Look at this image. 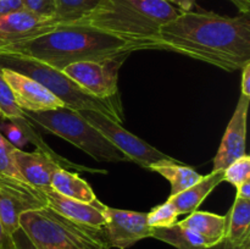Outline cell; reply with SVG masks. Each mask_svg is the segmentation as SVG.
<instances>
[{
  "mask_svg": "<svg viewBox=\"0 0 250 249\" xmlns=\"http://www.w3.org/2000/svg\"><path fill=\"white\" fill-rule=\"evenodd\" d=\"M153 49L182 54L227 71L250 61V17L212 11L180 12L160 28Z\"/></svg>",
  "mask_w": 250,
  "mask_h": 249,
  "instance_id": "obj_1",
  "label": "cell"
},
{
  "mask_svg": "<svg viewBox=\"0 0 250 249\" xmlns=\"http://www.w3.org/2000/svg\"><path fill=\"white\" fill-rule=\"evenodd\" d=\"M142 50L132 42L111 36L85 24H60L37 38L5 49L0 55H17L39 61L61 71L78 61L105 58Z\"/></svg>",
  "mask_w": 250,
  "mask_h": 249,
  "instance_id": "obj_2",
  "label": "cell"
},
{
  "mask_svg": "<svg viewBox=\"0 0 250 249\" xmlns=\"http://www.w3.org/2000/svg\"><path fill=\"white\" fill-rule=\"evenodd\" d=\"M180 14L167 0H100L98 6L77 22L153 49L159 31Z\"/></svg>",
  "mask_w": 250,
  "mask_h": 249,
  "instance_id": "obj_3",
  "label": "cell"
},
{
  "mask_svg": "<svg viewBox=\"0 0 250 249\" xmlns=\"http://www.w3.org/2000/svg\"><path fill=\"white\" fill-rule=\"evenodd\" d=\"M20 226L38 249H110L104 228L73 222L48 207L22 214Z\"/></svg>",
  "mask_w": 250,
  "mask_h": 249,
  "instance_id": "obj_4",
  "label": "cell"
},
{
  "mask_svg": "<svg viewBox=\"0 0 250 249\" xmlns=\"http://www.w3.org/2000/svg\"><path fill=\"white\" fill-rule=\"evenodd\" d=\"M0 67L11 68L38 81L49 92L59 98L68 109L76 111L94 110L119 124L124 122L121 102L98 99L88 94L62 71L50 67L39 61L17 55H0Z\"/></svg>",
  "mask_w": 250,
  "mask_h": 249,
  "instance_id": "obj_5",
  "label": "cell"
},
{
  "mask_svg": "<svg viewBox=\"0 0 250 249\" xmlns=\"http://www.w3.org/2000/svg\"><path fill=\"white\" fill-rule=\"evenodd\" d=\"M24 115L34 126L37 124L49 133L70 142L97 161H129V159L92 126L80 111L62 106L49 111H24Z\"/></svg>",
  "mask_w": 250,
  "mask_h": 249,
  "instance_id": "obj_6",
  "label": "cell"
},
{
  "mask_svg": "<svg viewBox=\"0 0 250 249\" xmlns=\"http://www.w3.org/2000/svg\"><path fill=\"white\" fill-rule=\"evenodd\" d=\"M129 54L102 60L78 61L63 67L62 72L84 92L98 99L121 102L119 94V71Z\"/></svg>",
  "mask_w": 250,
  "mask_h": 249,
  "instance_id": "obj_7",
  "label": "cell"
},
{
  "mask_svg": "<svg viewBox=\"0 0 250 249\" xmlns=\"http://www.w3.org/2000/svg\"><path fill=\"white\" fill-rule=\"evenodd\" d=\"M80 112L110 143L114 144L120 151H122L129 159V161H133L142 167L149 170L153 164L176 160L154 148L153 145L144 142L139 137L132 134L131 132L125 129L121 124L105 116L102 112L94 111V110H82Z\"/></svg>",
  "mask_w": 250,
  "mask_h": 249,
  "instance_id": "obj_8",
  "label": "cell"
},
{
  "mask_svg": "<svg viewBox=\"0 0 250 249\" xmlns=\"http://www.w3.org/2000/svg\"><path fill=\"white\" fill-rule=\"evenodd\" d=\"M46 207L43 193L23 181L0 176V222L11 236L20 228V216Z\"/></svg>",
  "mask_w": 250,
  "mask_h": 249,
  "instance_id": "obj_9",
  "label": "cell"
},
{
  "mask_svg": "<svg viewBox=\"0 0 250 249\" xmlns=\"http://www.w3.org/2000/svg\"><path fill=\"white\" fill-rule=\"evenodd\" d=\"M104 215L106 222L103 228L110 248L127 249L153 234V227L149 226L146 212L105 207Z\"/></svg>",
  "mask_w": 250,
  "mask_h": 249,
  "instance_id": "obj_10",
  "label": "cell"
},
{
  "mask_svg": "<svg viewBox=\"0 0 250 249\" xmlns=\"http://www.w3.org/2000/svg\"><path fill=\"white\" fill-rule=\"evenodd\" d=\"M60 26L55 19L41 17L28 10L0 15V53L16 44L37 38Z\"/></svg>",
  "mask_w": 250,
  "mask_h": 249,
  "instance_id": "obj_11",
  "label": "cell"
},
{
  "mask_svg": "<svg viewBox=\"0 0 250 249\" xmlns=\"http://www.w3.org/2000/svg\"><path fill=\"white\" fill-rule=\"evenodd\" d=\"M0 68L5 81L11 88L17 105L23 111L41 112L65 106L59 98L49 92L38 81L11 68Z\"/></svg>",
  "mask_w": 250,
  "mask_h": 249,
  "instance_id": "obj_12",
  "label": "cell"
},
{
  "mask_svg": "<svg viewBox=\"0 0 250 249\" xmlns=\"http://www.w3.org/2000/svg\"><path fill=\"white\" fill-rule=\"evenodd\" d=\"M250 97L241 94L236 110L229 122L226 132L220 143L219 150L214 158V168L225 170L234 160L243 156L246 153L247 119H248Z\"/></svg>",
  "mask_w": 250,
  "mask_h": 249,
  "instance_id": "obj_13",
  "label": "cell"
},
{
  "mask_svg": "<svg viewBox=\"0 0 250 249\" xmlns=\"http://www.w3.org/2000/svg\"><path fill=\"white\" fill-rule=\"evenodd\" d=\"M45 198L46 207L53 209L61 216L71 220L77 224L85 225V226L94 227V228H103L105 226L104 209L106 205H94L89 203L80 202V200L67 198L60 194L51 187L39 189Z\"/></svg>",
  "mask_w": 250,
  "mask_h": 249,
  "instance_id": "obj_14",
  "label": "cell"
},
{
  "mask_svg": "<svg viewBox=\"0 0 250 249\" xmlns=\"http://www.w3.org/2000/svg\"><path fill=\"white\" fill-rule=\"evenodd\" d=\"M14 161L23 181L37 189L50 187L51 175L61 167L53 158L42 151H23L15 149Z\"/></svg>",
  "mask_w": 250,
  "mask_h": 249,
  "instance_id": "obj_15",
  "label": "cell"
},
{
  "mask_svg": "<svg viewBox=\"0 0 250 249\" xmlns=\"http://www.w3.org/2000/svg\"><path fill=\"white\" fill-rule=\"evenodd\" d=\"M221 182H224V170L211 171L209 175L202 176L197 183L190 186L186 190L173 197H168L167 202L175 208L178 215L190 214L198 210L205 198Z\"/></svg>",
  "mask_w": 250,
  "mask_h": 249,
  "instance_id": "obj_16",
  "label": "cell"
},
{
  "mask_svg": "<svg viewBox=\"0 0 250 249\" xmlns=\"http://www.w3.org/2000/svg\"><path fill=\"white\" fill-rule=\"evenodd\" d=\"M50 187L67 198H72V199L94 205L103 204L98 199L89 183L83 180L76 171L71 172L67 168L58 167L51 175Z\"/></svg>",
  "mask_w": 250,
  "mask_h": 249,
  "instance_id": "obj_17",
  "label": "cell"
},
{
  "mask_svg": "<svg viewBox=\"0 0 250 249\" xmlns=\"http://www.w3.org/2000/svg\"><path fill=\"white\" fill-rule=\"evenodd\" d=\"M178 224L204 237L212 247L224 241L226 236V216L214 212L195 210L188 214L185 220L178 221Z\"/></svg>",
  "mask_w": 250,
  "mask_h": 249,
  "instance_id": "obj_18",
  "label": "cell"
},
{
  "mask_svg": "<svg viewBox=\"0 0 250 249\" xmlns=\"http://www.w3.org/2000/svg\"><path fill=\"white\" fill-rule=\"evenodd\" d=\"M149 170L155 171L156 173L165 177L171 185L170 197L183 192L190 186L197 183L202 178V175L189 166L183 165L181 161H161V163L153 164Z\"/></svg>",
  "mask_w": 250,
  "mask_h": 249,
  "instance_id": "obj_19",
  "label": "cell"
},
{
  "mask_svg": "<svg viewBox=\"0 0 250 249\" xmlns=\"http://www.w3.org/2000/svg\"><path fill=\"white\" fill-rule=\"evenodd\" d=\"M151 237L171 244L177 249H209L212 247L204 237L192 229L182 227L178 222L170 227L153 228Z\"/></svg>",
  "mask_w": 250,
  "mask_h": 249,
  "instance_id": "obj_20",
  "label": "cell"
},
{
  "mask_svg": "<svg viewBox=\"0 0 250 249\" xmlns=\"http://www.w3.org/2000/svg\"><path fill=\"white\" fill-rule=\"evenodd\" d=\"M248 237H250V200L236 198L226 215L225 238L239 243Z\"/></svg>",
  "mask_w": 250,
  "mask_h": 249,
  "instance_id": "obj_21",
  "label": "cell"
},
{
  "mask_svg": "<svg viewBox=\"0 0 250 249\" xmlns=\"http://www.w3.org/2000/svg\"><path fill=\"white\" fill-rule=\"evenodd\" d=\"M55 19L60 24H73L87 17L100 0H53Z\"/></svg>",
  "mask_w": 250,
  "mask_h": 249,
  "instance_id": "obj_22",
  "label": "cell"
},
{
  "mask_svg": "<svg viewBox=\"0 0 250 249\" xmlns=\"http://www.w3.org/2000/svg\"><path fill=\"white\" fill-rule=\"evenodd\" d=\"M23 116L24 111L17 105L11 88L5 81L1 73V68H0V117L14 121V120L21 119Z\"/></svg>",
  "mask_w": 250,
  "mask_h": 249,
  "instance_id": "obj_23",
  "label": "cell"
},
{
  "mask_svg": "<svg viewBox=\"0 0 250 249\" xmlns=\"http://www.w3.org/2000/svg\"><path fill=\"white\" fill-rule=\"evenodd\" d=\"M178 214L175 208L166 200L163 204L154 207L149 212H146V220L149 226L153 228L159 227H170L178 222Z\"/></svg>",
  "mask_w": 250,
  "mask_h": 249,
  "instance_id": "obj_24",
  "label": "cell"
},
{
  "mask_svg": "<svg viewBox=\"0 0 250 249\" xmlns=\"http://www.w3.org/2000/svg\"><path fill=\"white\" fill-rule=\"evenodd\" d=\"M15 146L0 133V176L23 181L14 161ZM24 182V181H23Z\"/></svg>",
  "mask_w": 250,
  "mask_h": 249,
  "instance_id": "obj_25",
  "label": "cell"
},
{
  "mask_svg": "<svg viewBox=\"0 0 250 249\" xmlns=\"http://www.w3.org/2000/svg\"><path fill=\"white\" fill-rule=\"evenodd\" d=\"M250 180V156L244 154L239 159L229 164L224 170V181L234 187Z\"/></svg>",
  "mask_w": 250,
  "mask_h": 249,
  "instance_id": "obj_26",
  "label": "cell"
},
{
  "mask_svg": "<svg viewBox=\"0 0 250 249\" xmlns=\"http://www.w3.org/2000/svg\"><path fill=\"white\" fill-rule=\"evenodd\" d=\"M0 133L17 149H22L29 143L22 129L10 120L0 117Z\"/></svg>",
  "mask_w": 250,
  "mask_h": 249,
  "instance_id": "obj_27",
  "label": "cell"
},
{
  "mask_svg": "<svg viewBox=\"0 0 250 249\" xmlns=\"http://www.w3.org/2000/svg\"><path fill=\"white\" fill-rule=\"evenodd\" d=\"M21 2L22 7L32 14L41 17L55 19V6L53 0H21Z\"/></svg>",
  "mask_w": 250,
  "mask_h": 249,
  "instance_id": "obj_28",
  "label": "cell"
},
{
  "mask_svg": "<svg viewBox=\"0 0 250 249\" xmlns=\"http://www.w3.org/2000/svg\"><path fill=\"white\" fill-rule=\"evenodd\" d=\"M10 237H11L14 249H38L34 246L33 242L31 241V238L27 236L26 232L22 229L21 226H20V228H17Z\"/></svg>",
  "mask_w": 250,
  "mask_h": 249,
  "instance_id": "obj_29",
  "label": "cell"
},
{
  "mask_svg": "<svg viewBox=\"0 0 250 249\" xmlns=\"http://www.w3.org/2000/svg\"><path fill=\"white\" fill-rule=\"evenodd\" d=\"M209 249H250V237L246 238L244 241L236 243V242H231L229 239L225 238L224 241L220 242L216 246L211 247Z\"/></svg>",
  "mask_w": 250,
  "mask_h": 249,
  "instance_id": "obj_30",
  "label": "cell"
},
{
  "mask_svg": "<svg viewBox=\"0 0 250 249\" xmlns=\"http://www.w3.org/2000/svg\"><path fill=\"white\" fill-rule=\"evenodd\" d=\"M241 94L250 97V61L242 67Z\"/></svg>",
  "mask_w": 250,
  "mask_h": 249,
  "instance_id": "obj_31",
  "label": "cell"
},
{
  "mask_svg": "<svg viewBox=\"0 0 250 249\" xmlns=\"http://www.w3.org/2000/svg\"><path fill=\"white\" fill-rule=\"evenodd\" d=\"M23 9L21 0H0V15Z\"/></svg>",
  "mask_w": 250,
  "mask_h": 249,
  "instance_id": "obj_32",
  "label": "cell"
},
{
  "mask_svg": "<svg viewBox=\"0 0 250 249\" xmlns=\"http://www.w3.org/2000/svg\"><path fill=\"white\" fill-rule=\"evenodd\" d=\"M170 4L176 5L180 12H190L193 11V7L195 6L197 0H167Z\"/></svg>",
  "mask_w": 250,
  "mask_h": 249,
  "instance_id": "obj_33",
  "label": "cell"
},
{
  "mask_svg": "<svg viewBox=\"0 0 250 249\" xmlns=\"http://www.w3.org/2000/svg\"><path fill=\"white\" fill-rule=\"evenodd\" d=\"M0 249H14L11 237L4 231L1 222H0Z\"/></svg>",
  "mask_w": 250,
  "mask_h": 249,
  "instance_id": "obj_34",
  "label": "cell"
},
{
  "mask_svg": "<svg viewBox=\"0 0 250 249\" xmlns=\"http://www.w3.org/2000/svg\"><path fill=\"white\" fill-rule=\"evenodd\" d=\"M237 197L242 198V199H248L250 200V180L246 181L242 185L237 186Z\"/></svg>",
  "mask_w": 250,
  "mask_h": 249,
  "instance_id": "obj_35",
  "label": "cell"
},
{
  "mask_svg": "<svg viewBox=\"0 0 250 249\" xmlns=\"http://www.w3.org/2000/svg\"><path fill=\"white\" fill-rule=\"evenodd\" d=\"M241 14H250V0H229Z\"/></svg>",
  "mask_w": 250,
  "mask_h": 249,
  "instance_id": "obj_36",
  "label": "cell"
}]
</instances>
